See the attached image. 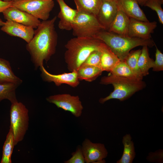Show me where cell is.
Wrapping results in <instances>:
<instances>
[{"label":"cell","mask_w":163,"mask_h":163,"mask_svg":"<svg viewBox=\"0 0 163 163\" xmlns=\"http://www.w3.org/2000/svg\"><path fill=\"white\" fill-rule=\"evenodd\" d=\"M118 10L117 2L103 0L97 17L105 30H108Z\"/></svg>","instance_id":"14"},{"label":"cell","mask_w":163,"mask_h":163,"mask_svg":"<svg viewBox=\"0 0 163 163\" xmlns=\"http://www.w3.org/2000/svg\"><path fill=\"white\" fill-rule=\"evenodd\" d=\"M154 60L149 55L148 47L146 46H142L141 52L138 61V65L143 76L149 74V70L152 68Z\"/></svg>","instance_id":"23"},{"label":"cell","mask_w":163,"mask_h":163,"mask_svg":"<svg viewBox=\"0 0 163 163\" xmlns=\"http://www.w3.org/2000/svg\"><path fill=\"white\" fill-rule=\"evenodd\" d=\"M53 0H19L12 2V5L38 19L46 21L54 6Z\"/></svg>","instance_id":"7"},{"label":"cell","mask_w":163,"mask_h":163,"mask_svg":"<svg viewBox=\"0 0 163 163\" xmlns=\"http://www.w3.org/2000/svg\"><path fill=\"white\" fill-rule=\"evenodd\" d=\"M15 145L13 133L11 129L10 128L3 146L1 163H11V156Z\"/></svg>","instance_id":"24"},{"label":"cell","mask_w":163,"mask_h":163,"mask_svg":"<svg viewBox=\"0 0 163 163\" xmlns=\"http://www.w3.org/2000/svg\"><path fill=\"white\" fill-rule=\"evenodd\" d=\"M1 29L10 36L22 38L27 43L33 38L34 31L30 27L9 21L5 22Z\"/></svg>","instance_id":"13"},{"label":"cell","mask_w":163,"mask_h":163,"mask_svg":"<svg viewBox=\"0 0 163 163\" xmlns=\"http://www.w3.org/2000/svg\"><path fill=\"white\" fill-rule=\"evenodd\" d=\"M139 5L144 6L147 0H136Z\"/></svg>","instance_id":"33"},{"label":"cell","mask_w":163,"mask_h":163,"mask_svg":"<svg viewBox=\"0 0 163 163\" xmlns=\"http://www.w3.org/2000/svg\"><path fill=\"white\" fill-rule=\"evenodd\" d=\"M56 16L50 20L43 21L34 30L31 40L26 46L31 60L37 69L47 62L56 51L58 35L54 27Z\"/></svg>","instance_id":"1"},{"label":"cell","mask_w":163,"mask_h":163,"mask_svg":"<svg viewBox=\"0 0 163 163\" xmlns=\"http://www.w3.org/2000/svg\"><path fill=\"white\" fill-rule=\"evenodd\" d=\"M78 11L97 16L103 0H74Z\"/></svg>","instance_id":"21"},{"label":"cell","mask_w":163,"mask_h":163,"mask_svg":"<svg viewBox=\"0 0 163 163\" xmlns=\"http://www.w3.org/2000/svg\"><path fill=\"white\" fill-rule=\"evenodd\" d=\"M101 41L93 37H76L71 39L65 45L64 59L68 70H77L90 54L98 49Z\"/></svg>","instance_id":"3"},{"label":"cell","mask_w":163,"mask_h":163,"mask_svg":"<svg viewBox=\"0 0 163 163\" xmlns=\"http://www.w3.org/2000/svg\"><path fill=\"white\" fill-rule=\"evenodd\" d=\"M81 149L85 163L105 162L103 159L107 157L108 152L103 144L93 143L86 139L82 143Z\"/></svg>","instance_id":"9"},{"label":"cell","mask_w":163,"mask_h":163,"mask_svg":"<svg viewBox=\"0 0 163 163\" xmlns=\"http://www.w3.org/2000/svg\"><path fill=\"white\" fill-rule=\"evenodd\" d=\"M2 1L5 2H13L14 1L19 0H1Z\"/></svg>","instance_id":"35"},{"label":"cell","mask_w":163,"mask_h":163,"mask_svg":"<svg viewBox=\"0 0 163 163\" xmlns=\"http://www.w3.org/2000/svg\"><path fill=\"white\" fill-rule=\"evenodd\" d=\"M101 57V53L99 49L95 50L90 54L82 65L93 66L100 67Z\"/></svg>","instance_id":"29"},{"label":"cell","mask_w":163,"mask_h":163,"mask_svg":"<svg viewBox=\"0 0 163 163\" xmlns=\"http://www.w3.org/2000/svg\"><path fill=\"white\" fill-rule=\"evenodd\" d=\"M100 83L104 85L112 84L114 87L113 91L109 95L99 100V102L102 104L111 99L124 101L146 86L145 82L142 80L111 74L102 77Z\"/></svg>","instance_id":"4"},{"label":"cell","mask_w":163,"mask_h":163,"mask_svg":"<svg viewBox=\"0 0 163 163\" xmlns=\"http://www.w3.org/2000/svg\"><path fill=\"white\" fill-rule=\"evenodd\" d=\"M107 0L114 1V2H117V0Z\"/></svg>","instance_id":"36"},{"label":"cell","mask_w":163,"mask_h":163,"mask_svg":"<svg viewBox=\"0 0 163 163\" xmlns=\"http://www.w3.org/2000/svg\"><path fill=\"white\" fill-rule=\"evenodd\" d=\"M157 27L155 21H145L130 18L128 35L144 39H151V34Z\"/></svg>","instance_id":"11"},{"label":"cell","mask_w":163,"mask_h":163,"mask_svg":"<svg viewBox=\"0 0 163 163\" xmlns=\"http://www.w3.org/2000/svg\"><path fill=\"white\" fill-rule=\"evenodd\" d=\"M117 5L130 18L149 21L136 0H117Z\"/></svg>","instance_id":"16"},{"label":"cell","mask_w":163,"mask_h":163,"mask_svg":"<svg viewBox=\"0 0 163 163\" xmlns=\"http://www.w3.org/2000/svg\"><path fill=\"white\" fill-rule=\"evenodd\" d=\"M28 110L22 103H11L10 110V126L15 145L23 139L28 127Z\"/></svg>","instance_id":"5"},{"label":"cell","mask_w":163,"mask_h":163,"mask_svg":"<svg viewBox=\"0 0 163 163\" xmlns=\"http://www.w3.org/2000/svg\"><path fill=\"white\" fill-rule=\"evenodd\" d=\"M124 150L121 158L117 161V163H131L135 156L134 144L131 140V137L129 134H126L123 137L122 140Z\"/></svg>","instance_id":"22"},{"label":"cell","mask_w":163,"mask_h":163,"mask_svg":"<svg viewBox=\"0 0 163 163\" xmlns=\"http://www.w3.org/2000/svg\"><path fill=\"white\" fill-rule=\"evenodd\" d=\"M98 49L101 53L100 68L103 71L110 72L120 60L110 48L102 41Z\"/></svg>","instance_id":"17"},{"label":"cell","mask_w":163,"mask_h":163,"mask_svg":"<svg viewBox=\"0 0 163 163\" xmlns=\"http://www.w3.org/2000/svg\"><path fill=\"white\" fill-rule=\"evenodd\" d=\"M93 38L106 44L120 60H124L130 50L139 46H146L152 47L155 45L152 39H144L122 35L102 30Z\"/></svg>","instance_id":"2"},{"label":"cell","mask_w":163,"mask_h":163,"mask_svg":"<svg viewBox=\"0 0 163 163\" xmlns=\"http://www.w3.org/2000/svg\"><path fill=\"white\" fill-rule=\"evenodd\" d=\"M22 82L13 72L9 62L0 58V83H12L19 85Z\"/></svg>","instance_id":"19"},{"label":"cell","mask_w":163,"mask_h":163,"mask_svg":"<svg viewBox=\"0 0 163 163\" xmlns=\"http://www.w3.org/2000/svg\"><path fill=\"white\" fill-rule=\"evenodd\" d=\"M110 72V74L115 76L140 80L134 74L124 60H120Z\"/></svg>","instance_id":"27"},{"label":"cell","mask_w":163,"mask_h":163,"mask_svg":"<svg viewBox=\"0 0 163 163\" xmlns=\"http://www.w3.org/2000/svg\"><path fill=\"white\" fill-rule=\"evenodd\" d=\"M5 22L3 21L0 18V26H2L4 24Z\"/></svg>","instance_id":"34"},{"label":"cell","mask_w":163,"mask_h":163,"mask_svg":"<svg viewBox=\"0 0 163 163\" xmlns=\"http://www.w3.org/2000/svg\"><path fill=\"white\" fill-rule=\"evenodd\" d=\"M155 60L152 67L153 71H159L163 70V54L155 46Z\"/></svg>","instance_id":"30"},{"label":"cell","mask_w":163,"mask_h":163,"mask_svg":"<svg viewBox=\"0 0 163 163\" xmlns=\"http://www.w3.org/2000/svg\"><path fill=\"white\" fill-rule=\"evenodd\" d=\"M76 71L79 81L84 80L88 82L95 80L103 72L98 67L86 65H82Z\"/></svg>","instance_id":"20"},{"label":"cell","mask_w":163,"mask_h":163,"mask_svg":"<svg viewBox=\"0 0 163 163\" xmlns=\"http://www.w3.org/2000/svg\"><path fill=\"white\" fill-rule=\"evenodd\" d=\"M72 30L73 35L79 37H93L100 31L104 30L96 16L78 11L73 23Z\"/></svg>","instance_id":"6"},{"label":"cell","mask_w":163,"mask_h":163,"mask_svg":"<svg viewBox=\"0 0 163 163\" xmlns=\"http://www.w3.org/2000/svg\"><path fill=\"white\" fill-rule=\"evenodd\" d=\"M46 100L58 108L70 112L76 117L82 115L83 107L78 96H72L68 94H57L50 96Z\"/></svg>","instance_id":"8"},{"label":"cell","mask_w":163,"mask_h":163,"mask_svg":"<svg viewBox=\"0 0 163 163\" xmlns=\"http://www.w3.org/2000/svg\"><path fill=\"white\" fill-rule=\"evenodd\" d=\"M141 52L139 49L130 52L124 60L134 74L140 79L142 80L143 76L138 65V61Z\"/></svg>","instance_id":"26"},{"label":"cell","mask_w":163,"mask_h":163,"mask_svg":"<svg viewBox=\"0 0 163 163\" xmlns=\"http://www.w3.org/2000/svg\"><path fill=\"white\" fill-rule=\"evenodd\" d=\"M130 19V18L118 7L116 16L107 31L119 35L128 36Z\"/></svg>","instance_id":"18"},{"label":"cell","mask_w":163,"mask_h":163,"mask_svg":"<svg viewBox=\"0 0 163 163\" xmlns=\"http://www.w3.org/2000/svg\"><path fill=\"white\" fill-rule=\"evenodd\" d=\"M19 85L12 83H0V101L5 99L9 100L11 103L17 101L15 90Z\"/></svg>","instance_id":"25"},{"label":"cell","mask_w":163,"mask_h":163,"mask_svg":"<svg viewBox=\"0 0 163 163\" xmlns=\"http://www.w3.org/2000/svg\"><path fill=\"white\" fill-rule=\"evenodd\" d=\"M60 8L57 17L59 19L58 26L61 30H70L78 12V10L69 6L64 0H56Z\"/></svg>","instance_id":"15"},{"label":"cell","mask_w":163,"mask_h":163,"mask_svg":"<svg viewBox=\"0 0 163 163\" xmlns=\"http://www.w3.org/2000/svg\"><path fill=\"white\" fill-rule=\"evenodd\" d=\"M163 3V0H147L144 6L156 12L159 21L162 24H163V10L161 7Z\"/></svg>","instance_id":"28"},{"label":"cell","mask_w":163,"mask_h":163,"mask_svg":"<svg viewBox=\"0 0 163 163\" xmlns=\"http://www.w3.org/2000/svg\"><path fill=\"white\" fill-rule=\"evenodd\" d=\"M40 67L42 79L45 82H53L57 86H60L62 84H66L75 88L79 84L80 82L78 77L76 70H74L69 73L54 75L47 72L43 65Z\"/></svg>","instance_id":"12"},{"label":"cell","mask_w":163,"mask_h":163,"mask_svg":"<svg viewBox=\"0 0 163 163\" xmlns=\"http://www.w3.org/2000/svg\"><path fill=\"white\" fill-rule=\"evenodd\" d=\"M4 18L9 21L37 28L41 23L39 19L31 14L11 6L2 12Z\"/></svg>","instance_id":"10"},{"label":"cell","mask_w":163,"mask_h":163,"mask_svg":"<svg viewBox=\"0 0 163 163\" xmlns=\"http://www.w3.org/2000/svg\"><path fill=\"white\" fill-rule=\"evenodd\" d=\"M12 2H5L0 0V13L12 5Z\"/></svg>","instance_id":"32"},{"label":"cell","mask_w":163,"mask_h":163,"mask_svg":"<svg viewBox=\"0 0 163 163\" xmlns=\"http://www.w3.org/2000/svg\"><path fill=\"white\" fill-rule=\"evenodd\" d=\"M72 156L69 159L64 161L65 163H85V158L81 147H78L76 151L72 154Z\"/></svg>","instance_id":"31"}]
</instances>
